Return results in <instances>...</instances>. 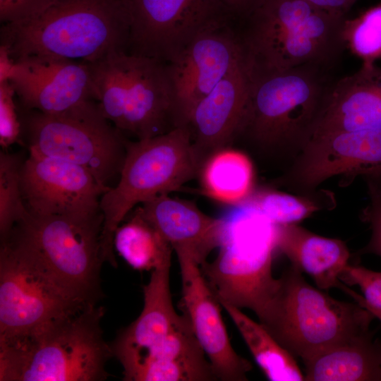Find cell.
I'll return each instance as SVG.
<instances>
[{
  "instance_id": "7c38bea8",
  "label": "cell",
  "mask_w": 381,
  "mask_h": 381,
  "mask_svg": "<svg viewBox=\"0 0 381 381\" xmlns=\"http://www.w3.org/2000/svg\"><path fill=\"white\" fill-rule=\"evenodd\" d=\"M128 52L167 64L200 32L232 16L219 0H126Z\"/></svg>"
},
{
  "instance_id": "4dcf8cb0",
  "label": "cell",
  "mask_w": 381,
  "mask_h": 381,
  "mask_svg": "<svg viewBox=\"0 0 381 381\" xmlns=\"http://www.w3.org/2000/svg\"><path fill=\"white\" fill-rule=\"evenodd\" d=\"M15 96L14 89L8 80L0 82V144L3 148L20 140L22 124Z\"/></svg>"
},
{
  "instance_id": "52a82bcc",
  "label": "cell",
  "mask_w": 381,
  "mask_h": 381,
  "mask_svg": "<svg viewBox=\"0 0 381 381\" xmlns=\"http://www.w3.org/2000/svg\"><path fill=\"white\" fill-rule=\"evenodd\" d=\"M239 206L222 218L219 253L200 268L219 303L248 308L258 317L278 285L272 270L277 225L256 210Z\"/></svg>"
},
{
  "instance_id": "d590c367",
  "label": "cell",
  "mask_w": 381,
  "mask_h": 381,
  "mask_svg": "<svg viewBox=\"0 0 381 381\" xmlns=\"http://www.w3.org/2000/svg\"><path fill=\"white\" fill-rule=\"evenodd\" d=\"M343 291L349 295L361 307L370 312L373 315L381 321V310L377 309L368 305L363 299V296L351 289L347 285L341 283L340 287Z\"/></svg>"
},
{
  "instance_id": "cb8c5ba5",
  "label": "cell",
  "mask_w": 381,
  "mask_h": 381,
  "mask_svg": "<svg viewBox=\"0 0 381 381\" xmlns=\"http://www.w3.org/2000/svg\"><path fill=\"white\" fill-rule=\"evenodd\" d=\"M199 174L203 193L223 203L241 205L254 192L255 172L251 160L230 147L212 155Z\"/></svg>"
},
{
  "instance_id": "6da1fadb",
  "label": "cell",
  "mask_w": 381,
  "mask_h": 381,
  "mask_svg": "<svg viewBox=\"0 0 381 381\" xmlns=\"http://www.w3.org/2000/svg\"><path fill=\"white\" fill-rule=\"evenodd\" d=\"M96 305L54 318L31 332L0 339L1 381H100L113 356Z\"/></svg>"
},
{
  "instance_id": "7a4b0ae2",
  "label": "cell",
  "mask_w": 381,
  "mask_h": 381,
  "mask_svg": "<svg viewBox=\"0 0 381 381\" xmlns=\"http://www.w3.org/2000/svg\"><path fill=\"white\" fill-rule=\"evenodd\" d=\"M126 0H58L25 23L2 24L1 45L13 60L45 55L92 63L128 52Z\"/></svg>"
},
{
  "instance_id": "44dd1931",
  "label": "cell",
  "mask_w": 381,
  "mask_h": 381,
  "mask_svg": "<svg viewBox=\"0 0 381 381\" xmlns=\"http://www.w3.org/2000/svg\"><path fill=\"white\" fill-rule=\"evenodd\" d=\"M138 208L175 253H188L200 265L219 246L222 218L207 215L193 202L163 194Z\"/></svg>"
},
{
  "instance_id": "f1b7e54d",
  "label": "cell",
  "mask_w": 381,
  "mask_h": 381,
  "mask_svg": "<svg viewBox=\"0 0 381 381\" xmlns=\"http://www.w3.org/2000/svg\"><path fill=\"white\" fill-rule=\"evenodd\" d=\"M23 162L5 151L0 152V237L1 243L10 236L27 212L21 189Z\"/></svg>"
},
{
  "instance_id": "3957f363",
  "label": "cell",
  "mask_w": 381,
  "mask_h": 381,
  "mask_svg": "<svg viewBox=\"0 0 381 381\" xmlns=\"http://www.w3.org/2000/svg\"><path fill=\"white\" fill-rule=\"evenodd\" d=\"M243 17L248 27L240 37L253 73L322 66L344 48L345 17L303 0H255Z\"/></svg>"
},
{
  "instance_id": "5b68a950",
  "label": "cell",
  "mask_w": 381,
  "mask_h": 381,
  "mask_svg": "<svg viewBox=\"0 0 381 381\" xmlns=\"http://www.w3.org/2000/svg\"><path fill=\"white\" fill-rule=\"evenodd\" d=\"M202 166L188 126H178L150 138L126 140L119 181L100 198L103 261L117 267L114 233L138 204L179 189L199 174Z\"/></svg>"
},
{
  "instance_id": "f546056e",
  "label": "cell",
  "mask_w": 381,
  "mask_h": 381,
  "mask_svg": "<svg viewBox=\"0 0 381 381\" xmlns=\"http://www.w3.org/2000/svg\"><path fill=\"white\" fill-rule=\"evenodd\" d=\"M368 185L369 203L363 210L361 219L368 224L371 236L358 254H374L381 258V176L365 178Z\"/></svg>"
},
{
  "instance_id": "d6986e66",
  "label": "cell",
  "mask_w": 381,
  "mask_h": 381,
  "mask_svg": "<svg viewBox=\"0 0 381 381\" xmlns=\"http://www.w3.org/2000/svg\"><path fill=\"white\" fill-rule=\"evenodd\" d=\"M251 80V70L246 60L221 80L193 109L188 126L202 165L212 155L229 147L240 134Z\"/></svg>"
},
{
  "instance_id": "9a60e30c",
  "label": "cell",
  "mask_w": 381,
  "mask_h": 381,
  "mask_svg": "<svg viewBox=\"0 0 381 381\" xmlns=\"http://www.w3.org/2000/svg\"><path fill=\"white\" fill-rule=\"evenodd\" d=\"M381 176V131H343L314 134L305 141L289 181L313 188L341 176L342 186L357 176Z\"/></svg>"
},
{
  "instance_id": "e575fe53",
  "label": "cell",
  "mask_w": 381,
  "mask_h": 381,
  "mask_svg": "<svg viewBox=\"0 0 381 381\" xmlns=\"http://www.w3.org/2000/svg\"><path fill=\"white\" fill-rule=\"evenodd\" d=\"M232 16L243 17L255 0H219Z\"/></svg>"
},
{
  "instance_id": "836d02e7",
  "label": "cell",
  "mask_w": 381,
  "mask_h": 381,
  "mask_svg": "<svg viewBox=\"0 0 381 381\" xmlns=\"http://www.w3.org/2000/svg\"><path fill=\"white\" fill-rule=\"evenodd\" d=\"M332 14L345 17L346 13L358 0H303Z\"/></svg>"
},
{
  "instance_id": "9c48e42d",
  "label": "cell",
  "mask_w": 381,
  "mask_h": 381,
  "mask_svg": "<svg viewBox=\"0 0 381 381\" xmlns=\"http://www.w3.org/2000/svg\"><path fill=\"white\" fill-rule=\"evenodd\" d=\"M24 110L22 132L30 152L79 165L104 188L120 174L127 139L103 116L96 101L59 114Z\"/></svg>"
},
{
  "instance_id": "8fae6325",
  "label": "cell",
  "mask_w": 381,
  "mask_h": 381,
  "mask_svg": "<svg viewBox=\"0 0 381 381\" xmlns=\"http://www.w3.org/2000/svg\"><path fill=\"white\" fill-rule=\"evenodd\" d=\"M85 306L61 289L20 241L10 236L1 243L0 339L25 334Z\"/></svg>"
},
{
  "instance_id": "ffe728a7",
  "label": "cell",
  "mask_w": 381,
  "mask_h": 381,
  "mask_svg": "<svg viewBox=\"0 0 381 381\" xmlns=\"http://www.w3.org/2000/svg\"><path fill=\"white\" fill-rule=\"evenodd\" d=\"M363 130L381 131V67L376 64H362L329 87L308 137Z\"/></svg>"
},
{
  "instance_id": "603a6c76",
  "label": "cell",
  "mask_w": 381,
  "mask_h": 381,
  "mask_svg": "<svg viewBox=\"0 0 381 381\" xmlns=\"http://www.w3.org/2000/svg\"><path fill=\"white\" fill-rule=\"evenodd\" d=\"M304 380H381V340L369 332L303 363Z\"/></svg>"
},
{
  "instance_id": "8992f818",
  "label": "cell",
  "mask_w": 381,
  "mask_h": 381,
  "mask_svg": "<svg viewBox=\"0 0 381 381\" xmlns=\"http://www.w3.org/2000/svg\"><path fill=\"white\" fill-rule=\"evenodd\" d=\"M86 64L99 108L119 131L143 140L177 127L165 63L123 52Z\"/></svg>"
},
{
  "instance_id": "30bf717a",
  "label": "cell",
  "mask_w": 381,
  "mask_h": 381,
  "mask_svg": "<svg viewBox=\"0 0 381 381\" xmlns=\"http://www.w3.org/2000/svg\"><path fill=\"white\" fill-rule=\"evenodd\" d=\"M322 67L305 64L280 71L252 73L240 133L246 132L267 147L296 138L306 141L330 87Z\"/></svg>"
},
{
  "instance_id": "4316f807",
  "label": "cell",
  "mask_w": 381,
  "mask_h": 381,
  "mask_svg": "<svg viewBox=\"0 0 381 381\" xmlns=\"http://www.w3.org/2000/svg\"><path fill=\"white\" fill-rule=\"evenodd\" d=\"M334 202V195L329 190L298 196L262 189L254 191L242 205L256 210L275 224H297L318 210L333 208Z\"/></svg>"
},
{
  "instance_id": "e0dca14e",
  "label": "cell",
  "mask_w": 381,
  "mask_h": 381,
  "mask_svg": "<svg viewBox=\"0 0 381 381\" xmlns=\"http://www.w3.org/2000/svg\"><path fill=\"white\" fill-rule=\"evenodd\" d=\"M8 80L24 109L59 114L96 101L86 63L45 55L14 60Z\"/></svg>"
},
{
  "instance_id": "d4e9b609",
  "label": "cell",
  "mask_w": 381,
  "mask_h": 381,
  "mask_svg": "<svg viewBox=\"0 0 381 381\" xmlns=\"http://www.w3.org/2000/svg\"><path fill=\"white\" fill-rule=\"evenodd\" d=\"M236 325L255 362L271 381H301L304 375L294 357L267 330L240 308L220 303Z\"/></svg>"
},
{
  "instance_id": "2e32d148",
  "label": "cell",
  "mask_w": 381,
  "mask_h": 381,
  "mask_svg": "<svg viewBox=\"0 0 381 381\" xmlns=\"http://www.w3.org/2000/svg\"><path fill=\"white\" fill-rule=\"evenodd\" d=\"M182 284L181 306L217 380L246 381L251 363L233 348L222 319V305L190 255L176 253Z\"/></svg>"
},
{
  "instance_id": "484cf974",
  "label": "cell",
  "mask_w": 381,
  "mask_h": 381,
  "mask_svg": "<svg viewBox=\"0 0 381 381\" xmlns=\"http://www.w3.org/2000/svg\"><path fill=\"white\" fill-rule=\"evenodd\" d=\"M114 248L133 269L153 270L171 260L172 248L137 207L114 236Z\"/></svg>"
},
{
  "instance_id": "277c9868",
  "label": "cell",
  "mask_w": 381,
  "mask_h": 381,
  "mask_svg": "<svg viewBox=\"0 0 381 381\" xmlns=\"http://www.w3.org/2000/svg\"><path fill=\"white\" fill-rule=\"evenodd\" d=\"M258 318L282 347L303 363L369 332L375 318L358 303L336 300L313 287L292 265L278 279L274 295Z\"/></svg>"
},
{
  "instance_id": "1f68e13d",
  "label": "cell",
  "mask_w": 381,
  "mask_h": 381,
  "mask_svg": "<svg viewBox=\"0 0 381 381\" xmlns=\"http://www.w3.org/2000/svg\"><path fill=\"white\" fill-rule=\"evenodd\" d=\"M339 280L347 286H358L364 301L381 310V272L348 264L339 275Z\"/></svg>"
},
{
  "instance_id": "ac0fdd59",
  "label": "cell",
  "mask_w": 381,
  "mask_h": 381,
  "mask_svg": "<svg viewBox=\"0 0 381 381\" xmlns=\"http://www.w3.org/2000/svg\"><path fill=\"white\" fill-rule=\"evenodd\" d=\"M171 260L152 270L143 286L142 312L122 329L110 345L112 354L123 368V380L133 381L138 372L157 353L175 330L188 322L173 306L170 290Z\"/></svg>"
},
{
  "instance_id": "5bb4252c",
  "label": "cell",
  "mask_w": 381,
  "mask_h": 381,
  "mask_svg": "<svg viewBox=\"0 0 381 381\" xmlns=\"http://www.w3.org/2000/svg\"><path fill=\"white\" fill-rule=\"evenodd\" d=\"M20 179L25 207L37 216H96L102 213L100 198L109 188L79 165L30 152Z\"/></svg>"
},
{
  "instance_id": "4fadbf2b",
  "label": "cell",
  "mask_w": 381,
  "mask_h": 381,
  "mask_svg": "<svg viewBox=\"0 0 381 381\" xmlns=\"http://www.w3.org/2000/svg\"><path fill=\"white\" fill-rule=\"evenodd\" d=\"M246 60L241 37L226 22L198 34L166 64L177 127L188 126L198 102Z\"/></svg>"
},
{
  "instance_id": "7402d4cb",
  "label": "cell",
  "mask_w": 381,
  "mask_h": 381,
  "mask_svg": "<svg viewBox=\"0 0 381 381\" xmlns=\"http://www.w3.org/2000/svg\"><path fill=\"white\" fill-rule=\"evenodd\" d=\"M276 225L277 250L291 265L310 276L320 289H339V275L350 257L345 243L319 236L297 224Z\"/></svg>"
},
{
  "instance_id": "d6a6232c",
  "label": "cell",
  "mask_w": 381,
  "mask_h": 381,
  "mask_svg": "<svg viewBox=\"0 0 381 381\" xmlns=\"http://www.w3.org/2000/svg\"><path fill=\"white\" fill-rule=\"evenodd\" d=\"M58 0H0L2 24L29 21L44 13Z\"/></svg>"
},
{
  "instance_id": "ba28073f",
  "label": "cell",
  "mask_w": 381,
  "mask_h": 381,
  "mask_svg": "<svg viewBox=\"0 0 381 381\" xmlns=\"http://www.w3.org/2000/svg\"><path fill=\"white\" fill-rule=\"evenodd\" d=\"M102 226V213L74 217L37 216L27 210L9 236L20 241L68 296L83 304L96 305L104 297Z\"/></svg>"
},
{
  "instance_id": "83f0119b",
  "label": "cell",
  "mask_w": 381,
  "mask_h": 381,
  "mask_svg": "<svg viewBox=\"0 0 381 381\" xmlns=\"http://www.w3.org/2000/svg\"><path fill=\"white\" fill-rule=\"evenodd\" d=\"M341 39L362 64L381 61V1L353 18H345Z\"/></svg>"
}]
</instances>
